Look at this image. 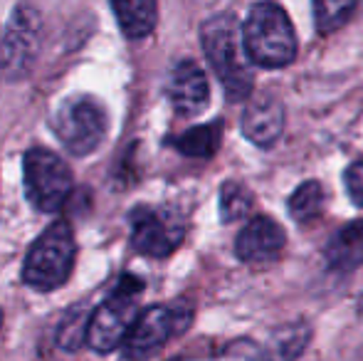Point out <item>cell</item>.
I'll list each match as a JSON object with an SVG mask.
<instances>
[{
	"instance_id": "obj_1",
	"label": "cell",
	"mask_w": 363,
	"mask_h": 361,
	"mask_svg": "<svg viewBox=\"0 0 363 361\" xmlns=\"http://www.w3.org/2000/svg\"><path fill=\"white\" fill-rule=\"evenodd\" d=\"M201 45L230 101H242L252 91V67L245 55L242 28L230 13L213 15L201 28Z\"/></svg>"
},
{
	"instance_id": "obj_2",
	"label": "cell",
	"mask_w": 363,
	"mask_h": 361,
	"mask_svg": "<svg viewBox=\"0 0 363 361\" xmlns=\"http://www.w3.org/2000/svg\"><path fill=\"white\" fill-rule=\"evenodd\" d=\"M242 28L245 55L252 65L264 70H279L296 55V35L282 5L259 0L250 8Z\"/></svg>"
},
{
	"instance_id": "obj_3",
	"label": "cell",
	"mask_w": 363,
	"mask_h": 361,
	"mask_svg": "<svg viewBox=\"0 0 363 361\" xmlns=\"http://www.w3.org/2000/svg\"><path fill=\"white\" fill-rule=\"evenodd\" d=\"M77 260L74 233L65 218L55 221L33 243L23 262V282L38 292H52L62 287L72 274Z\"/></svg>"
},
{
	"instance_id": "obj_4",
	"label": "cell",
	"mask_w": 363,
	"mask_h": 361,
	"mask_svg": "<svg viewBox=\"0 0 363 361\" xmlns=\"http://www.w3.org/2000/svg\"><path fill=\"white\" fill-rule=\"evenodd\" d=\"M141 289H144V282L139 277L124 274L114 292L91 312L89 329H86V344L96 354H109L121 347L131 324L139 317Z\"/></svg>"
},
{
	"instance_id": "obj_5",
	"label": "cell",
	"mask_w": 363,
	"mask_h": 361,
	"mask_svg": "<svg viewBox=\"0 0 363 361\" xmlns=\"http://www.w3.org/2000/svg\"><path fill=\"white\" fill-rule=\"evenodd\" d=\"M193 322V307L188 302L153 304L139 312L129 334L121 342V354L126 361H146L156 357L173 337L183 334Z\"/></svg>"
},
{
	"instance_id": "obj_6",
	"label": "cell",
	"mask_w": 363,
	"mask_h": 361,
	"mask_svg": "<svg viewBox=\"0 0 363 361\" xmlns=\"http://www.w3.org/2000/svg\"><path fill=\"white\" fill-rule=\"evenodd\" d=\"M23 183L28 201L43 213H57L72 196V171L55 151L35 146L23 156Z\"/></svg>"
},
{
	"instance_id": "obj_7",
	"label": "cell",
	"mask_w": 363,
	"mask_h": 361,
	"mask_svg": "<svg viewBox=\"0 0 363 361\" xmlns=\"http://www.w3.org/2000/svg\"><path fill=\"white\" fill-rule=\"evenodd\" d=\"M43 45V18L33 5H18L0 40V74L10 82L30 77Z\"/></svg>"
},
{
	"instance_id": "obj_8",
	"label": "cell",
	"mask_w": 363,
	"mask_h": 361,
	"mask_svg": "<svg viewBox=\"0 0 363 361\" xmlns=\"http://www.w3.org/2000/svg\"><path fill=\"white\" fill-rule=\"evenodd\" d=\"M52 129L62 146L74 156H86L101 144L106 131V116L101 104L89 94H74L55 111Z\"/></svg>"
},
{
	"instance_id": "obj_9",
	"label": "cell",
	"mask_w": 363,
	"mask_h": 361,
	"mask_svg": "<svg viewBox=\"0 0 363 361\" xmlns=\"http://www.w3.org/2000/svg\"><path fill=\"white\" fill-rule=\"evenodd\" d=\"M186 238V221L168 206H136L131 211V248L146 257H168Z\"/></svg>"
},
{
	"instance_id": "obj_10",
	"label": "cell",
	"mask_w": 363,
	"mask_h": 361,
	"mask_svg": "<svg viewBox=\"0 0 363 361\" xmlns=\"http://www.w3.org/2000/svg\"><path fill=\"white\" fill-rule=\"evenodd\" d=\"M166 91L173 111L181 116L201 114L208 106V99H211V87H208L206 72L193 60H181L171 70Z\"/></svg>"
},
{
	"instance_id": "obj_11",
	"label": "cell",
	"mask_w": 363,
	"mask_h": 361,
	"mask_svg": "<svg viewBox=\"0 0 363 361\" xmlns=\"http://www.w3.org/2000/svg\"><path fill=\"white\" fill-rule=\"evenodd\" d=\"M284 231L277 221L267 216H257L240 231L238 240H235V252L242 262H267L282 252Z\"/></svg>"
},
{
	"instance_id": "obj_12",
	"label": "cell",
	"mask_w": 363,
	"mask_h": 361,
	"mask_svg": "<svg viewBox=\"0 0 363 361\" xmlns=\"http://www.w3.org/2000/svg\"><path fill=\"white\" fill-rule=\"evenodd\" d=\"M284 129V106L274 94H259L247 104L242 114V134L252 141L255 146L277 144Z\"/></svg>"
},
{
	"instance_id": "obj_13",
	"label": "cell",
	"mask_w": 363,
	"mask_h": 361,
	"mask_svg": "<svg viewBox=\"0 0 363 361\" xmlns=\"http://www.w3.org/2000/svg\"><path fill=\"white\" fill-rule=\"evenodd\" d=\"M326 262L331 270H356L363 265V221L349 223L334 233L324 248Z\"/></svg>"
},
{
	"instance_id": "obj_14",
	"label": "cell",
	"mask_w": 363,
	"mask_h": 361,
	"mask_svg": "<svg viewBox=\"0 0 363 361\" xmlns=\"http://www.w3.org/2000/svg\"><path fill=\"white\" fill-rule=\"evenodd\" d=\"M121 33L129 40H141L156 28L158 0H111Z\"/></svg>"
},
{
	"instance_id": "obj_15",
	"label": "cell",
	"mask_w": 363,
	"mask_h": 361,
	"mask_svg": "<svg viewBox=\"0 0 363 361\" xmlns=\"http://www.w3.org/2000/svg\"><path fill=\"white\" fill-rule=\"evenodd\" d=\"M311 339V329L304 322H291L269 332L267 342L262 344L264 361H294L304 354Z\"/></svg>"
},
{
	"instance_id": "obj_16",
	"label": "cell",
	"mask_w": 363,
	"mask_h": 361,
	"mask_svg": "<svg viewBox=\"0 0 363 361\" xmlns=\"http://www.w3.org/2000/svg\"><path fill=\"white\" fill-rule=\"evenodd\" d=\"M220 141H223V121H211L183 131L178 139L171 141V146L191 159H213L220 149Z\"/></svg>"
},
{
	"instance_id": "obj_17",
	"label": "cell",
	"mask_w": 363,
	"mask_h": 361,
	"mask_svg": "<svg viewBox=\"0 0 363 361\" xmlns=\"http://www.w3.org/2000/svg\"><path fill=\"white\" fill-rule=\"evenodd\" d=\"M289 213L296 223H309L324 211V188L319 181H304L289 196Z\"/></svg>"
},
{
	"instance_id": "obj_18",
	"label": "cell",
	"mask_w": 363,
	"mask_h": 361,
	"mask_svg": "<svg viewBox=\"0 0 363 361\" xmlns=\"http://www.w3.org/2000/svg\"><path fill=\"white\" fill-rule=\"evenodd\" d=\"M91 312L84 304H74L65 312L62 322L57 329V344L67 352H77L79 347L86 344V329H89Z\"/></svg>"
},
{
	"instance_id": "obj_19",
	"label": "cell",
	"mask_w": 363,
	"mask_h": 361,
	"mask_svg": "<svg viewBox=\"0 0 363 361\" xmlns=\"http://www.w3.org/2000/svg\"><path fill=\"white\" fill-rule=\"evenodd\" d=\"M359 0H314V23L321 35H331L349 23Z\"/></svg>"
},
{
	"instance_id": "obj_20",
	"label": "cell",
	"mask_w": 363,
	"mask_h": 361,
	"mask_svg": "<svg viewBox=\"0 0 363 361\" xmlns=\"http://www.w3.org/2000/svg\"><path fill=\"white\" fill-rule=\"evenodd\" d=\"M250 206H252V193L238 181H225L220 186V221L233 223L247 216Z\"/></svg>"
},
{
	"instance_id": "obj_21",
	"label": "cell",
	"mask_w": 363,
	"mask_h": 361,
	"mask_svg": "<svg viewBox=\"0 0 363 361\" xmlns=\"http://www.w3.org/2000/svg\"><path fill=\"white\" fill-rule=\"evenodd\" d=\"M346 191H349L351 201L356 203V206H363V161H356V164H351L349 169H346Z\"/></svg>"
},
{
	"instance_id": "obj_22",
	"label": "cell",
	"mask_w": 363,
	"mask_h": 361,
	"mask_svg": "<svg viewBox=\"0 0 363 361\" xmlns=\"http://www.w3.org/2000/svg\"><path fill=\"white\" fill-rule=\"evenodd\" d=\"M0 327H3V314H0Z\"/></svg>"
},
{
	"instance_id": "obj_23",
	"label": "cell",
	"mask_w": 363,
	"mask_h": 361,
	"mask_svg": "<svg viewBox=\"0 0 363 361\" xmlns=\"http://www.w3.org/2000/svg\"><path fill=\"white\" fill-rule=\"evenodd\" d=\"M359 8H363V0H359Z\"/></svg>"
},
{
	"instance_id": "obj_24",
	"label": "cell",
	"mask_w": 363,
	"mask_h": 361,
	"mask_svg": "<svg viewBox=\"0 0 363 361\" xmlns=\"http://www.w3.org/2000/svg\"><path fill=\"white\" fill-rule=\"evenodd\" d=\"M361 312H363V299H361Z\"/></svg>"
}]
</instances>
